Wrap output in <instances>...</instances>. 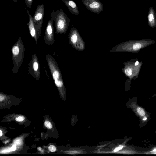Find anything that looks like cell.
Here are the masks:
<instances>
[{"label": "cell", "instance_id": "cell-11", "mask_svg": "<svg viewBox=\"0 0 156 156\" xmlns=\"http://www.w3.org/2000/svg\"><path fill=\"white\" fill-rule=\"evenodd\" d=\"M33 0H24L26 6L29 8H31Z\"/></svg>", "mask_w": 156, "mask_h": 156}, {"label": "cell", "instance_id": "cell-12", "mask_svg": "<svg viewBox=\"0 0 156 156\" xmlns=\"http://www.w3.org/2000/svg\"><path fill=\"white\" fill-rule=\"evenodd\" d=\"M77 36L76 34H73L72 35L71 37L70 40L73 43H76L77 40Z\"/></svg>", "mask_w": 156, "mask_h": 156}, {"label": "cell", "instance_id": "cell-22", "mask_svg": "<svg viewBox=\"0 0 156 156\" xmlns=\"http://www.w3.org/2000/svg\"><path fill=\"white\" fill-rule=\"evenodd\" d=\"M3 134L2 132V131L0 130V136H2Z\"/></svg>", "mask_w": 156, "mask_h": 156}, {"label": "cell", "instance_id": "cell-15", "mask_svg": "<svg viewBox=\"0 0 156 156\" xmlns=\"http://www.w3.org/2000/svg\"><path fill=\"white\" fill-rule=\"evenodd\" d=\"M44 125L47 128L51 129L52 127V125L50 122L48 121H46L44 122Z\"/></svg>", "mask_w": 156, "mask_h": 156}, {"label": "cell", "instance_id": "cell-13", "mask_svg": "<svg viewBox=\"0 0 156 156\" xmlns=\"http://www.w3.org/2000/svg\"><path fill=\"white\" fill-rule=\"evenodd\" d=\"M141 47V45L139 43H136L133 45V48L135 50H137L140 49Z\"/></svg>", "mask_w": 156, "mask_h": 156}, {"label": "cell", "instance_id": "cell-9", "mask_svg": "<svg viewBox=\"0 0 156 156\" xmlns=\"http://www.w3.org/2000/svg\"><path fill=\"white\" fill-rule=\"evenodd\" d=\"M133 108L135 113L140 118L141 121L145 116H148V115L144 109L136 104L133 105Z\"/></svg>", "mask_w": 156, "mask_h": 156}, {"label": "cell", "instance_id": "cell-24", "mask_svg": "<svg viewBox=\"0 0 156 156\" xmlns=\"http://www.w3.org/2000/svg\"><path fill=\"white\" fill-rule=\"evenodd\" d=\"M14 2L16 3L18 0H12Z\"/></svg>", "mask_w": 156, "mask_h": 156}, {"label": "cell", "instance_id": "cell-7", "mask_svg": "<svg viewBox=\"0 0 156 156\" xmlns=\"http://www.w3.org/2000/svg\"><path fill=\"white\" fill-rule=\"evenodd\" d=\"M27 11L29 16V21L27 24L28 26L29 31L31 36L34 39L36 44H37V29L35 26L34 22L33 19V16L30 14L27 9Z\"/></svg>", "mask_w": 156, "mask_h": 156}, {"label": "cell", "instance_id": "cell-5", "mask_svg": "<svg viewBox=\"0 0 156 156\" xmlns=\"http://www.w3.org/2000/svg\"><path fill=\"white\" fill-rule=\"evenodd\" d=\"M86 7L90 12L100 14L103 10L104 5L99 0H81Z\"/></svg>", "mask_w": 156, "mask_h": 156}, {"label": "cell", "instance_id": "cell-2", "mask_svg": "<svg viewBox=\"0 0 156 156\" xmlns=\"http://www.w3.org/2000/svg\"><path fill=\"white\" fill-rule=\"evenodd\" d=\"M50 16L55 22V33L56 34L65 33L70 19L63 11L61 9L56 11H53L51 12Z\"/></svg>", "mask_w": 156, "mask_h": 156}, {"label": "cell", "instance_id": "cell-16", "mask_svg": "<svg viewBox=\"0 0 156 156\" xmlns=\"http://www.w3.org/2000/svg\"><path fill=\"white\" fill-rule=\"evenodd\" d=\"M48 149L51 152H54L56 150V147L53 145H51L49 146Z\"/></svg>", "mask_w": 156, "mask_h": 156}, {"label": "cell", "instance_id": "cell-21", "mask_svg": "<svg viewBox=\"0 0 156 156\" xmlns=\"http://www.w3.org/2000/svg\"><path fill=\"white\" fill-rule=\"evenodd\" d=\"M4 99V97L3 95H2L1 94L0 95V101H2Z\"/></svg>", "mask_w": 156, "mask_h": 156}, {"label": "cell", "instance_id": "cell-18", "mask_svg": "<svg viewBox=\"0 0 156 156\" xmlns=\"http://www.w3.org/2000/svg\"><path fill=\"white\" fill-rule=\"evenodd\" d=\"M145 153L146 154H156V147L154 148L152 150Z\"/></svg>", "mask_w": 156, "mask_h": 156}, {"label": "cell", "instance_id": "cell-6", "mask_svg": "<svg viewBox=\"0 0 156 156\" xmlns=\"http://www.w3.org/2000/svg\"><path fill=\"white\" fill-rule=\"evenodd\" d=\"M54 20L51 19L48 22L44 37L45 43L48 45H51L55 43Z\"/></svg>", "mask_w": 156, "mask_h": 156}, {"label": "cell", "instance_id": "cell-3", "mask_svg": "<svg viewBox=\"0 0 156 156\" xmlns=\"http://www.w3.org/2000/svg\"><path fill=\"white\" fill-rule=\"evenodd\" d=\"M44 13V7L43 4L38 5L33 16L35 26L37 32V38H40Z\"/></svg>", "mask_w": 156, "mask_h": 156}, {"label": "cell", "instance_id": "cell-8", "mask_svg": "<svg viewBox=\"0 0 156 156\" xmlns=\"http://www.w3.org/2000/svg\"><path fill=\"white\" fill-rule=\"evenodd\" d=\"M68 9L72 14L78 15L79 12L76 3L72 0H62Z\"/></svg>", "mask_w": 156, "mask_h": 156}, {"label": "cell", "instance_id": "cell-14", "mask_svg": "<svg viewBox=\"0 0 156 156\" xmlns=\"http://www.w3.org/2000/svg\"><path fill=\"white\" fill-rule=\"evenodd\" d=\"M125 73L127 76H130L132 74V69L131 68H128L125 70Z\"/></svg>", "mask_w": 156, "mask_h": 156}, {"label": "cell", "instance_id": "cell-20", "mask_svg": "<svg viewBox=\"0 0 156 156\" xmlns=\"http://www.w3.org/2000/svg\"><path fill=\"white\" fill-rule=\"evenodd\" d=\"M16 148V145H13L10 148V151H15Z\"/></svg>", "mask_w": 156, "mask_h": 156}, {"label": "cell", "instance_id": "cell-4", "mask_svg": "<svg viewBox=\"0 0 156 156\" xmlns=\"http://www.w3.org/2000/svg\"><path fill=\"white\" fill-rule=\"evenodd\" d=\"M28 70L29 74L37 80H39L40 76V66L38 58L36 54H33L32 58L28 65Z\"/></svg>", "mask_w": 156, "mask_h": 156}, {"label": "cell", "instance_id": "cell-17", "mask_svg": "<svg viewBox=\"0 0 156 156\" xmlns=\"http://www.w3.org/2000/svg\"><path fill=\"white\" fill-rule=\"evenodd\" d=\"M25 119V118L24 116H20L18 117H16L15 119V120L17 121L20 122L23 120Z\"/></svg>", "mask_w": 156, "mask_h": 156}, {"label": "cell", "instance_id": "cell-23", "mask_svg": "<svg viewBox=\"0 0 156 156\" xmlns=\"http://www.w3.org/2000/svg\"><path fill=\"white\" fill-rule=\"evenodd\" d=\"M139 64V62L137 61H136L135 63V65L137 66Z\"/></svg>", "mask_w": 156, "mask_h": 156}, {"label": "cell", "instance_id": "cell-1", "mask_svg": "<svg viewBox=\"0 0 156 156\" xmlns=\"http://www.w3.org/2000/svg\"><path fill=\"white\" fill-rule=\"evenodd\" d=\"M11 51L13 64L12 70L13 73L16 74L22 65L25 51L24 46L20 36L16 43L12 46Z\"/></svg>", "mask_w": 156, "mask_h": 156}, {"label": "cell", "instance_id": "cell-19", "mask_svg": "<svg viewBox=\"0 0 156 156\" xmlns=\"http://www.w3.org/2000/svg\"><path fill=\"white\" fill-rule=\"evenodd\" d=\"M123 147V146L120 145V146H119V147H117V148H115L114 150V151L116 152V151H118L121 149Z\"/></svg>", "mask_w": 156, "mask_h": 156}, {"label": "cell", "instance_id": "cell-10", "mask_svg": "<svg viewBox=\"0 0 156 156\" xmlns=\"http://www.w3.org/2000/svg\"><path fill=\"white\" fill-rule=\"evenodd\" d=\"M148 19L149 22L151 23H154L155 21V17L154 15V12L152 10L151 11L148 16Z\"/></svg>", "mask_w": 156, "mask_h": 156}]
</instances>
